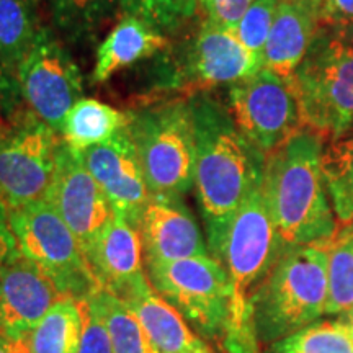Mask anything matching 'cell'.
Segmentation results:
<instances>
[{
    "instance_id": "26",
    "label": "cell",
    "mask_w": 353,
    "mask_h": 353,
    "mask_svg": "<svg viewBox=\"0 0 353 353\" xmlns=\"http://www.w3.org/2000/svg\"><path fill=\"white\" fill-rule=\"evenodd\" d=\"M325 252L329 283L325 314L339 316L353 307V224L339 228Z\"/></svg>"
},
{
    "instance_id": "28",
    "label": "cell",
    "mask_w": 353,
    "mask_h": 353,
    "mask_svg": "<svg viewBox=\"0 0 353 353\" xmlns=\"http://www.w3.org/2000/svg\"><path fill=\"white\" fill-rule=\"evenodd\" d=\"M121 13L138 17L167 34L187 25L198 8L196 0H121Z\"/></svg>"
},
{
    "instance_id": "1",
    "label": "cell",
    "mask_w": 353,
    "mask_h": 353,
    "mask_svg": "<svg viewBox=\"0 0 353 353\" xmlns=\"http://www.w3.org/2000/svg\"><path fill=\"white\" fill-rule=\"evenodd\" d=\"M188 101L196 138L193 187L210 239L262 185L267 157L242 134L228 105L206 92L190 95Z\"/></svg>"
},
{
    "instance_id": "36",
    "label": "cell",
    "mask_w": 353,
    "mask_h": 353,
    "mask_svg": "<svg viewBox=\"0 0 353 353\" xmlns=\"http://www.w3.org/2000/svg\"><path fill=\"white\" fill-rule=\"evenodd\" d=\"M329 26L343 39V41L348 43L353 48V21H347V23H339V25H329Z\"/></svg>"
},
{
    "instance_id": "4",
    "label": "cell",
    "mask_w": 353,
    "mask_h": 353,
    "mask_svg": "<svg viewBox=\"0 0 353 353\" xmlns=\"http://www.w3.org/2000/svg\"><path fill=\"white\" fill-rule=\"evenodd\" d=\"M132 144L149 192L156 198L182 200L195 185L196 138L187 99L148 103L128 112Z\"/></svg>"
},
{
    "instance_id": "29",
    "label": "cell",
    "mask_w": 353,
    "mask_h": 353,
    "mask_svg": "<svg viewBox=\"0 0 353 353\" xmlns=\"http://www.w3.org/2000/svg\"><path fill=\"white\" fill-rule=\"evenodd\" d=\"M281 0H254L234 33L244 46L262 56Z\"/></svg>"
},
{
    "instance_id": "18",
    "label": "cell",
    "mask_w": 353,
    "mask_h": 353,
    "mask_svg": "<svg viewBox=\"0 0 353 353\" xmlns=\"http://www.w3.org/2000/svg\"><path fill=\"white\" fill-rule=\"evenodd\" d=\"M120 299L131 309L159 353H214L192 332L183 316L152 288L148 273Z\"/></svg>"
},
{
    "instance_id": "21",
    "label": "cell",
    "mask_w": 353,
    "mask_h": 353,
    "mask_svg": "<svg viewBox=\"0 0 353 353\" xmlns=\"http://www.w3.org/2000/svg\"><path fill=\"white\" fill-rule=\"evenodd\" d=\"M41 28L34 0H0V64L15 81Z\"/></svg>"
},
{
    "instance_id": "16",
    "label": "cell",
    "mask_w": 353,
    "mask_h": 353,
    "mask_svg": "<svg viewBox=\"0 0 353 353\" xmlns=\"http://www.w3.org/2000/svg\"><path fill=\"white\" fill-rule=\"evenodd\" d=\"M85 259L99 288L118 298L145 275L138 229L117 214L87 250Z\"/></svg>"
},
{
    "instance_id": "10",
    "label": "cell",
    "mask_w": 353,
    "mask_h": 353,
    "mask_svg": "<svg viewBox=\"0 0 353 353\" xmlns=\"http://www.w3.org/2000/svg\"><path fill=\"white\" fill-rule=\"evenodd\" d=\"M228 108L242 134L265 157L303 130L291 82L265 68L229 87Z\"/></svg>"
},
{
    "instance_id": "12",
    "label": "cell",
    "mask_w": 353,
    "mask_h": 353,
    "mask_svg": "<svg viewBox=\"0 0 353 353\" xmlns=\"http://www.w3.org/2000/svg\"><path fill=\"white\" fill-rule=\"evenodd\" d=\"M44 200L68 224L83 255L114 216L107 196L83 164L82 154L72 151L64 141L57 149L54 175Z\"/></svg>"
},
{
    "instance_id": "5",
    "label": "cell",
    "mask_w": 353,
    "mask_h": 353,
    "mask_svg": "<svg viewBox=\"0 0 353 353\" xmlns=\"http://www.w3.org/2000/svg\"><path fill=\"white\" fill-rule=\"evenodd\" d=\"M290 82L303 128L324 141L353 132V48L329 25L321 23Z\"/></svg>"
},
{
    "instance_id": "3",
    "label": "cell",
    "mask_w": 353,
    "mask_h": 353,
    "mask_svg": "<svg viewBox=\"0 0 353 353\" xmlns=\"http://www.w3.org/2000/svg\"><path fill=\"white\" fill-rule=\"evenodd\" d=\"M325 245L286 247L252 298L259 341L273 343L321 321L327 309Z\"/></svg>"
},
{
    "instance_id": "14",
    "label": "cell",
    "mask_w": 353,
    "mask_h": 353,
    "mask_svg": "<svg viewBox=\"0 0 353 353\" xmlns=\"http://www.w3.org/2000/svg\"><path fill=\"white\" fill-rule=\"evenodd\" d=\"M63 298L65 296L54 281L20 254L0 278V330L28 337L46 312Z\"/></svg>"
},
{
    "instance_id": "35",
    "label": "cell",
    "mask_w": 353,
    "mask_h": 353,
    "mask_svg": "<svg viewBox=\"0 0 353 353\" xmlns=\"http://www.w3.org/2000/svg\"><path fill=\"white\" fill-rule=\"evenodd\" d=\"M0 353H32L28 337H17L0 330Z\"/></svg>"
},
{
    "instance_id": "20",
    "label": "cell",
    "mask_w": 353,
    "mask_h": 353,
    "mask_svg": "<svg viewBox=\"0 0 353 353\" xmlns=\"http://www.w3.org/2000/svg\"><path fill=\"white\" fill-rule=\"evenodd\" d=\"M128 123V112H120L100 100L82 99L65 117L61 138L72 151L83 154L126 130Z\"/></svg>"
},
{
    "instance_id": "34",
    "label": "cell",
    "mask_w": 353,
    "mask_h": 353,
    "mask_svg": "<svg viewBox=\"0 0 353 353\" xmlns=\"http://www.w3.org/2000/svg\"><path fill=\"white\" fill-rule=\"evenodd\" d=\"M322 25H339L353 21V0H322L319 6Z\"/></svg>"
},
{
    "instance_id": "23",
    "label": "cell",
    "mask_w": 353,
    "mask_h": 353,
    "mask_svg": "<svg viewBox=\"0 0 353 353\" xmlns=\"http://www.w3.org/2000/svg\"><path fill=\"white\" fill-rule=\"evenodd\" d=\"M83 299L57 301L28 335L32 353H77L82 337Z\"/></svg>"
},
{
    "instance_id": "37",
    "label": "cell",
    "mask_w": 353,
    "mask_h": 353,
    "mask_svg": "<svg viewBox=\"0 0 353 353\" xmlns=\"http://www.w3.org/2000/svg\"><path fill=\"white\" fill-rule=\"evenodd\" d=\"M335 317L342 322V325L347 329L348 335H350V339L353 341V307L348 309V311H345V312H342V314L335 316Z\"/></svg>"
},
{
    "instance_id": "24",
    "label": "cell",
    "mask_w": 353,
    "mask_h": 353,
    "mask_svg": "<svg viewBox=\"0 0 353 353\" xmlns=\"http://www.w3.org/2000/svg\"><path fill=\"white\" fill-rule=\"evenodd\" d=\"M322 175L339 228L353 224V132L324 141Z\"/></svg>"
},
{
    "instance_id": "25",
    "label": "cell",
    "mask_w": 353,
    "mask_h": 353,
    "mask_svg": "<svg viewBox=\"0 0 353 353\" xmlns=\"http://www.w3.org/2000/svg\"><path fill=\"white\" fill-rule=\"evenodd\" d=\"M87 299L107 324L113 353H159L125 301L103 288H97Z\"/></svg>"
},
{
    "instance_id": "6",
    "label": "cell",
    "mask_w": 353,
    "mask_h": 353,
    "mask_svg": "<svg viewBox=\"0 0 353 353\" xmlns=\"http://www.w3.org/2000/svg\"><path fill=\"white\" fill-rule=\"evenodd\" d=\"M152 288L203 337L219 339L231 322L232 286L211 255L145 265Z\"/></svg>"
},
{
    "instance_id": "19",
    "label": "cell",
    "mask_w": 353,
    "mask_h": 353,
    "mask_svg": "<svg viewBox=\"0 0 353 353\" xmlns=\"http://www.w3.org/2000/svg\"><path fill=\"white\" fill-rule=\"evenodd\" d=\"M170 38L138 17L121 13L118 23L97 48L92 81L103 83L120 70L169 51Z\"/></svg>"
},
{
    "instance_id": "13",
    "label": "cell",
    "mask_w": 353,
    "mask_h": 353,
    "mask_svg": "<svg viewBox=\"0 0 353 353\" xmlns=\"http://www.w3.org/2000/svg\"><path fill=\"white\" fill-rule=\"evenodd\" d=\"M82 157L83 164L107 196L113 213L130 221L138 229L139 216L152 195L128 130L120 131L107 143L88 149Z\"/></svg>"
},
{
    "instance_id": "9",
    "label": "cell",
    "mask_w": 353,
    "mask_h": 353,
    "mask_svg": "<svg viewBox=\"0 0 353 353\" xmlns=\"http://www.w3.org/2000/svg\"><path fill=\"white\" fill-rule=\"evenodd\" d=\"M21 101L61 136L70 108L82 100V74L51 28L43 26L17 72Z\"/></svg>"
},
{
    "instance_id": "31",
    "label": "cell",
    "mask_w": 353,
    "mask_h": 353,
    "mask_svg": "<svg viewBox=\"0 0 353 353\" xmlns=\"http://www.w3.org/2000/svg\"><path fill=\"white\" fill-rule=\"evenodd\" d=\"M254 0H196L201 21L223 26L234 32Z\"/></svg>"
},
{
    "instance_id": "7",
    "label": "cell",
    "mask_w": 353,
    "mask_h": 353,
    "mask_svg": "<svg viewBox=\"0 0 353 353\" xmlns=\"http://www.w3.org/2000/svg\"><path fill=\"white\" fill-rule=\"evenodd\" d=\"M20 252L54 281L64 296L87 299L99 288L81 244L46 200L8 211Z\"/></svg>"
},
{
    "instance_id": "33",
    "label": "cell",
    "mask_w": 353,
    "mask_h": 353,
    "mask_svg": "<svg viewBox=\"0 0 353 353\" xmlns=\"http://www.w3.org/2000/svg\"><path fill=\"white\" fill-rule=\"evenodd\" d=\"M20 254L19 242H17L15 232H13L10 224V214H8L6 206L0 203V278H2V273L6 272L8 265Z\"/></svg>"
},
{
    "instance_id": "30",
    "label": "cell",
    "mask_w": 353,
    "mask_h": 353,
    "mask_svg": "<svg viewBox=\"0 0 353 353\" xmlns=\"http://www.w3.org/2000/svg\"><path fill=\"white\" fill-rule=\"evenodd\" d=\"M77 353H113L107 324L88 299L82 303V337Z\"/></svg>"
},
{
    "instance_id": "8",
    "label": "cell",
    "mask_w": 353,
    "mask_h": 353,
    "mask_svg": "<svg viewBox=\"0 0 353 353\" xmlns=\"http://www.w3.org/2000/svg\"><path fill=\"white\" fill-rule=\"evenodd\" d=\"M63 138L28 110L0 123V203L8 211L44 200Z\"/></svg>"
},
{
    "instance_id": "22",
    "label": "cell",
    "mask_w": 353,
    "mask_h": 353,
    "mask_svg": "<svg viewBox=\"0 0 353 353\" xmlns=\"http://www.w3.org/2000/svg\"><path fill=\"white\" fill-rule=\"evenodd\" d=\"M52 25L70 43L94 39L121 12V0H48Z\"/></svg>"
},
{
    "instance_id": "27",
    "label": "cell",
    "mask_w": 353,
    "mask_h": 353,
    "mask_svg": "<svg viewBox=\"0 0 353 353\" xmlns=\"http://www.w3.org/2000/svg\"><path fill=\"white\" fill-rule=\"evenodd\" d=\"M268 353H353V341L337 317L321 319L270 343Z\"/></svg>"
},
{
    "instance_id": "11",
    "label": "cell",
    "mask_w": 353,
    "mask_h": 353,
    "mask_svg": "<svg viewBox=\"0 0 353 353\" xmlns=\"http://www.w3.org/2000/svg\"><path fill=\"white\" fill-rule=\"evenodd\" d=\"M262 68V56L244 46L236 33L201 21L172 85L188 88L190 95H193L218 85L231 87L257 74Z\"/></svg>"
},
{
    "instance_id": "17",
    "label": "cell",
    "mask_w": 353,
    "mask_h": 353,
    "mask_svg": "<svg viewBox=\"0 0 353 353\" xmlns=\"http://www.w3.org/2000/svg\"><path fill=\"white\" fill-rule=\"evenodd\" d=\"M322 0H281L265 43L263 68L283 79H291L321 28Z\"/></svg>"
},
{
    "instance_id": "15",
    "label": "cell",
    "mask_w": 353,
    "mask_h": 353,
    "mask_svg": "<svg viewBox=\"0 0 353 353\" xmlns=\"http://www.w3.org/2000/svg\"><path fill=\"white\" fill-rule=\"evenodd\" d=\"M144 263L210 255L195 218L182 200L152 196L138 221Z\"/></svg>"
},
{
    "instance_id": "2",
    "label": "cell",
    "mask_w": 353,
    "mask_h": 353,
    "mask_svg": "<svg viewBox=\"0 0 353 353\" xmlns=\"http://www.w3.org/2000/svg\"><path fill=\"white\" fill-rule=\"evenodd\" d=\"M324 139L299 130L265 159L262 190L286 247L327 245L339 231L322 175Z\"/></svg>"
},
{
    "instance_id": "32",
    "label": "cell",
    "mask_w": 353,
    "mask_h": 353,
    "mask_svg": "<svg viewBox=\"0 0 353 353\" xmlns=\"http://www.w3.org/2000/svg\"><path fill=\"white\" fill-rule=\"evenodd\" d=\"M21 95L19 82L8 76L0 64V123L12 120L21 110Z\"/></svg>"
}]
</instances>
